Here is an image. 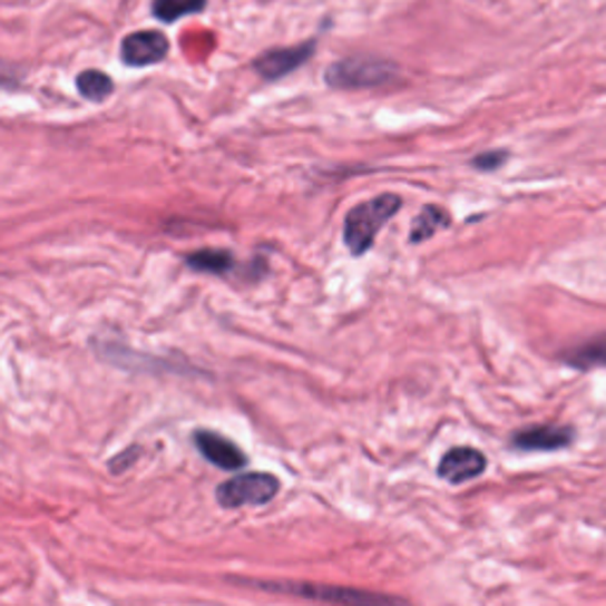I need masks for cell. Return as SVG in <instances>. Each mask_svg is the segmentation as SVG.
<instances>
[{
  "mask_svg": "<svg viewBox=\"0 0 606 606\" xmlns=\"http://www.w3.org/2000/svg\"><path fill=\"white\" fill-rule=\"evenodd\" d=\"M242 583H250L258 587V590L292 595V597L311 599L328 606H410V602L401 597L370 593V590H360V587H344V585H322V583H301V580H242Z\"/></svg>",
  "mask_w": 606,
  "mask_h": 606,
  "instance_id": "obj_1",
  "label": "cell"
},
{
  "mask_svg": "<svg viewBox=\"0 0 606 606\" xmlns=\"http://www.w3.org/2000/svg\"><path fill=\"white\" fill-rule=\"evenodd\" d=\"M401 206H403L401 197L379 195L351 208L344 223V240L353 256H363L370 250L377 233L398 214Z\"/></svg>",
  "mask_w": 606,
  "mask_h": 606,
  "instance_id": "obj_2",
  "label": "cell"
},
{
  "mask_svg": "<svg viewBox=\"0 0 606 606\" xmlns=\"http://www.w3.org/2000/svg\"><path fill=\"white\" fill-rule=\"evenodd\" d=\"M395 79V65L377 55H355L332 65L325 81L332 88H377Z\"/></svg>",
  "mask_w": 606,
  "mask_h": 606,
  "instance_id": "obj_3",
  "label": "cell"
},
{
  "mask_svg": "<svg viewBox=\"0 0 606 606\" xmlns=\"http://www.w3.org/2000/svg\"><path fill=\"white\" fill-rule=\"evenodd\" d=\"M280 490V481L273 473L254 471V473H240V477L227 479L218 486L216 498L223 507L237 509L246 505H265L271 502Z\"/></svg>",
  "mask_w": 606,
  "mask_h": 606,
  "instance_id": "obj_4",
  "label": "cell"
},
{
  "mask_svg": "<svg viewBox=\"0 0 606 606\" xmlns=\"http://www.w3.org/2000/svg\"><path fill=\"white\" fill-rule=\"evenodd\" d=\"M168 38L162 31H136L124 38L121 60L128 67H149L168 55Z\"/></svg>",
  "mask_w": 606,
  "mask_h": 606,
  "instance_id": "obj_5",
  "label": "cell"
},
{
  "mask_svg": "<svg viewBox=\"0 0 606 606\" xmlns=\"http://www.w3.org/2000/svg\"><path fill=\"white\" fill-rule=\"evenodd\" d=\"M313 50H315L313 41L296 46V48L268 50V52H263L261 57H256L254 69L263 76V79L275 81V79H282V76L292 74L294 69H299L313 55Z\"/></svg>",
  "mask_w": 606,
  "mask_h": 606,
  "instance_id": "obj_6",
  "label": "cell"
},
{
  "mask_svg": "<svg viewBox=\"0 0 606 606\" xmlns=\"http://www.w3.org/2000/svg\"><path fill=\"white\" fill-rule=\"evenodd\" d=\"M486 467H488V460L481 450L452 448L443 454V460L439 465V473L450 483H462V481L481 477Z\"/></svg>",
  "mask_w": 606,
  "mask_h": 606,
  "instance_id": "obj_7",
  "label": "cell"
},
{
  "mask_svg": "<svg viewBox=\"0 0 606 606\" xmlns=\"http://www.w3.org/2000/svg\"><path fill=\"white\" fill-rule=\"evenodd\" d=\"M574 441V429L561 424H543V427H528L511 436V446L519 450H559Z\"/></svg>",
  "mask_w": 606,
  "mask_h": 606,
  "instance_id": "obj_8",
  "label": "cell"
},
{
  "mask_svg": "<svg viewBox=\"0 0 606 606\" xmlns=\"http://www.w3.org/2000/svg\"><path fill=\"white\" fill-rule=\"evenodd\" d=\"M195 443L208 462L225 469V471H237L246 465L244 452L233 441H227L225 436H221L216 431H197Z\"/></svg>",
  "mask_w": 606,
  "mask_h": 606,
  "instance_id": "obj_9",
  "label": "cell"
},
{
  "mask_svg": "<svg viewBox=\"0 0 606 606\" xmlns=\"http://www.w3.org/2000/svg\"><path fill=\"white\" fill-rule=\"evenodd\" d=\"M564 363L578 370H595L606 368V336H595L585 344L568 349L564 355Z\"/></svg>",
  "mask_w": 606,
  "mask_h": 606,
  "instance_id": "obj_10",
  "label": "cell"
},
{
  "mask_svg": "<svg viewBox=\"0 0 606 606\" xmlns=\"http://www.w3.org/2000/svg\"><path fill=\"white\" fill-rule=\"evenodd\" d=\"M187 265L199 273H212V275H225L235 268V258L231 252L223 250H202L187 254Z\"/></svg>",
  "mask_w": 606,
  "mask_h": 606,
  "instance_id": "obj_11",
  "label": "cell"
},
{
  "mask_svg": "<svg viewBox=\"0 0 606 606\" xmlns=\"http://www.w3.org/2000/svg\"><path fill=\"white\" fill-rule=\"evenodd\" d=\"M450 223L448 214L443 212V208L439 206H427L420 212V216H417L412 221V231H410V240L417 244V242H424L429 237H433L436 233L441 231V227H446Z\"/></svg>",
  "mask_w": 606,
  "mask_h": 606,
  "instance_id": "obj_12",
  "label": "cell"
},
{
  "mask_svg": "<svg viewBox=\"0 0 606 606\" xmlns=\"http://www.w3.org/2000/svg\"><path fill=\"white\" fill-rule=\"evenodd\" d=\"M76 88H79V92L86 100H92V102H102L114 92V84L109 76L95 69L81 71L79 79H76Z\"/></svg>",
  "mask_w": 606,
  "mask_h": 606,
  "instance_id": "obj_13",
  "label": "cell"
},
{
  "mask_svg": "<svg viewBox=\"0 0 606 606\" xmlns=\"http://www.w3.org/2000/svg\"><path fill=\"white\" fill-rule=\"evenodd\" d=\"M206 6V0H155V14L162 19V22H176V19L185 14H195L202 12Z\"/></svg>",
  "mask_w": 606,
  "mask_h": 606,
  "instance_id": "obj_14",
  "label": "cell"
},
{
  "mask_svg": "<svg viewBox=\"0 0 606 606\" xmlns=\"http://www.w3.org/2000/svg\"><path fill=\"white\" fill-rule=\"evenodd\" d=\"M505 159H507V152L498 149V152H490V155H479L477 159H473V166L490 170V168H498Z\"/></svg>",
  "mask_w": 606,
  "mask_h": 606,
  "instance_id": "obj_15",
  "label": "cell"
},
{
  "mask_svg": "<svg viewBox=\"0 0 606 606\" xmlns=\"http://www.w3.org/2000/svg\"><path fill=\"white\" fill-rule=\"evenodd\" d=\"M17 84V74L12 67L0 65V86H14Z\"/></svg>",
  "mask_w": 606,
  "mask_h": 606,
  "instance_id": "obj_16",
  "label": "cell"
}]
</instances>
